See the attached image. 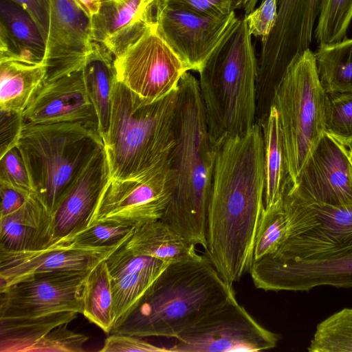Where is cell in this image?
Instances as JSON below:
<instances>
[{
	"instance_id": "7",
	"label": "cell",
	"mask_w": 352,
	"mask_h": 352,
	"mask_svg": "<svg viewBox=\"0 0 352 352\" xmlns=\"http://www.w3.org/2000/svg\"><path fill=\"white\" fill-rule=\"evenodd\" d=\"M327 102L315 54L309 48L289 64L273 100L292 184L325 132Z\"/></svg>"
},
{
	"instance_id": "5",
	"label": "cell",
	"mask_w": 352,
	"mask_h": 352,
	"mask_svg": "<svg viewBox=\"0 0 352 352\" xmlns=\"http://www.w3.org/2000/svg\"><path fill=\"white\" fill-rule=\"evenodd\" d=\"M245 16L237 18L206 61L199 86L215 146L256 124L258 61Z\"/></svg>"
},
{
	"instance_id": "43",
	"label": "cell",
	"mask_w": 352,
	"mask_h": 352,
	"mask_svg": "<svg viewBox=\"0 0 352 352\" xmlns=\"http://www.w3.org/2000/svg\"><path fill=\"white\" fill-rule=\"evenodd\" d=\"M31 195H28L16 188L0 183L1 217L7 216L19 209Z\"/></svg>"
},
{
	"instance_id": "29",
	"label": "cell",
	"mask_w": 352,
	"mask_h": 352,
	"mask_svg": "<svg viewBox=\"0 0 352 352\" xmlns=\"http://www.w3.org/2000/svg\"><path fill=\"white\" fill-rule=\"evenodd\" d=\"M0 14L1 22L21 48V59L36 63L44 62L45 41L31 16L10 0H1Z\"/></svg>"
},
{
	"instance_id": "6",
	"label": "cell",
	"mask_w": 352,
	"mask_h": 352,
	"mask_svg": "<svg viewBox=\"0 0 352 352\" xmlns=\"http://www.w3.org/2000/svg\"><path fill=\"white\" fill-rule=\"evenodd\" d=\"M34 196L49 217L92 156L104 147L98 131L80 122H25L16 146Z\"/></svg>"
},
{
	"instance_id": "26",
	"label": "cell",
	"mask_w": 352,
	"mask_h": 352,
	"mask_svg": "<svg viewBox=\"0 0 352 352\" xmlns=\"http://www.w3.org/2000/svg\"><path fill=\"white\" fill-rule=\"evenodd\" d=\"M78 314L63 311L38 317L0 319V351L29 352L52 329L69 324Z\"/></svg>"
},
{
	"instance_id": "11",
	"label": "cell",
	"mask_w": 352,
	"mask_h": 352,
	"mask_svg": "<svg viewBox=\"0 0 352 352\" xmlns=\"http://www.w3.org/2000/svg\"><path fill=\"white\" fill-rule=\"evenodd\" d=\"M116 79L145 103L160 100L178 88L188 70L159 34L156 23L113 58Z\"/></svg>"
},
{
	"instance_id": "19",
	"label": "cell",
	"mask_w": 352,
	"mask_h": 352,
	"mask_svg": "<svg viewBox=\"0 0 352 352\" xmlns=\"http://www.w3.org/2000/svg\"><path fill=\"white\" fill-rule=\"evenodd\" d=\"M110 180L103 147L82 168L49 217L43 248L85 228Z\"/></svg>"
},
{
	"instance_id": "16",
	"label": "cell",
	"mask_w": 352,
	"mask_h": 352,
	"mask_svg": "<svg viewBox=\"0 0 352 352\" xmlns=\"http://www.w3.org/2000/svg\"><path fill=\"white\" fill-rule=\"evenodd\" d=\"M288 192L309 202L352 205V164L346 147L325 131Z\"/></svg>"
},
{
	"instance_id": "41",
	"label": "cell",
	"mask_w": 352,
	"mask_h": 352,
	"mask_svg": "<svg viewBox=\"0 0 352 352\" xmlns=\"http://www.w3.org/2000/svg\"><path fill=\"white\" fill-rule=\"evenodd\" d=\"M167 3L212 16L228 15L234 11V0H170Z\"/></svg>"
},
{
	"instance_id": "22",
	"label": "cell",
	"mask_w": 352,
	"mask_h": 352,
	"mask_svg": "<svg viewBox=\"0 0 352 352\" xmlns=\"http://www.w3.org/2000/svg\"><path fill=\"white\" fill-rule=\"evenodd\" d=\"M196 245L188 241L162 219L135 227L123 245L128 252L156 258L170 263L199 258Z\"/></svg>"
},
{
	"instance_id": "28",
	"label": "cell",
	"mask_w": 352,
	"mask_h": 352,
	"mask_svg": "<svg viewBox=\"0 0 352 352\" xmlns=\"http://www.w3.org/2000/svg\"><path fill=\"white\" fill-rule=\"evenodd\" d=\"M106 260L90 270L85 280L82 314L104 332L111 333L113 329V294L111 277Z\"/></svg>"
},
{
	"instance_id": "42",
	"label": "cell",
	"mask_w": 352,
	"mask_h": 352,
	"mask_svg": "<svg viewBox=\"0 0 352 352\" xmlns=\"http://www.w3.org/2000/svg\"><path fill=\"white\" fill-rule=\"evenodd\" d=\"M24 9L38 25L46 42L49 26L50 0H10Z\"/></svg>"
},
{
	"instance_id": "32",
	"label": "cell",
	"mask_w": 352,
	"mask_h": 352,
	"mask_svg": "<svg viewBox=\"0 0 352 352\" xmlns=\"http://www.w3.org/2000/svg\"><path fill=\"white\" fill-rule=\"evenodd\" d=\"M352 20V0H323L314 36L319 45L345 38Z\"/></svg>"
},
{
	"instance_id": "36",
	"label": "cell",
	"mask_w": 352,
	"mask_h": 352,
	"mask_svg": "<svg viewBox=\"0 0 352 352\" xmlns=\"http://www.w3.org/2000/svg\"><path fill=\"white\" fill-rule=\"evenodd\" d=\"M155 8L143 16L108 36L101 43L113 58L136 42L155 24Z\"/></svg>"
},
{
	"instance_id": "35",
	"label": "cell",
	"mask_w": 352,
	"mask_h": 352,
	"mask_svg": "<svg viewBox=\"0 0 352 352\" xmlns=\"http://www.w3.org/2000/svg\"><path fill=\"white\" fill-rule=\"evenodd\" d=\"M68 323L58 325L37 341L29 352H82L89 337L74 332Z\"/></svg>"
},
{
	"instance_id": "14",
	"label": "cell",
	"mask_w": 352,
	"mask_h": 352,
	"mask_svg": "<svg viewBox=\"0 0 352 352\" xmlns=\"http://www.w3.org/2000/svg\"><path fill=\"white\" fill-rule=\"evenodd\" d=\"M171 192L170 164L139 179L110 180L87 227L101 221L136 227L161 219Z\"/></svg>"
},
{
	"instance_id": "40",
	"label": "cell",
	"mask_w": 352,
	"mask_h": 352,
	"mask_svg": "<svg viewBox=\"0 0 352 352\" xmlns=\"http://www.w3.org/2000/svg\"><path fill=\"white\" fill-rule=\"evenodd\" d=\"M101 352H164L168 349L152 344L142 338L120 333H111L104 340Z\"/></svg>"
},
{
	"instance_id": "15",
	"label": "cell",
	"mask_w": 352,
	"mask_h": 352,
	"mask_svg": "<svg viewBox=\"0 0 352 352\" xmlns=\"http://www.w3.org/2000/svg\"><path fill=\"white\" fill-rule=\"evenodd\" d=\"M237 18L234 11L212 16L176 4L156 2L157 32L188 71L201 69Z\"/></svg>"
},
{
	"instance_id": "18",
	"label": "cell",
	"mask_w": 352,
	"mask_h": 352,
	"mask_svg": "<svg viewBox=\"0 0 352 352\" xmlns=\"http://www.w3.org/2000/svg\"><path fill=\"white\" fill-rule=\"evenodd\" d=\"M127 240L100 247L67 243L19 251L0 248V291L36 274L90 271Z\"/></svg>"
},
{
	"instance_id": "10",
	"label": "cell",
	"mask_w": 352,
	"mask_h": 352,
	"mask_svg": "<svg viewBox=\"0 0 352 352\" xmlns=\"http://www.w3.org/2000/svg\"><path fill=\"white\" fill-rule=\"evenodd\" d=\"M322 2L277 0L276 24L262 45L257 60L256 94L259 98H272L292 61L309 48Z\"/></svg>"
},
{
	"instance_id": "2",
	"label": "cell",
	"mask_w": 352,
	"mask_h": 352,
	"mask_svg": "<svg viewBox=\"0 0 352 352\" xmlns=\"http://www.w3.org/2000/svg\"><path fill=\"white\" fill-rule=\"evenodd\" d=\"M172 192L161 219L188 241L206 249L215 147L210 137L199 80L184 74L178 86Z\"/></svg>"
},
{
	"instance_id": "9",
	"label": "cell",
	"mask_w": 352,
	"mask_h": 352,
	"mask_svg": "<svg viewBox=\"0 0 352 352\" xmlns=\"http://www.w3.org/2000/svg\"><path fill=\"white\" fill-rule=\"evenodd\" d=\"M279 335L259 324L233 297L182 332L171 352H256L274 349Z\"/></svg>"
},
{
	"instance_id": "30",
	"label": "cell",
	"mask_w": 352,
	"mask_h": 352,
	"mask_svg": "<svg viewBox=\"0 0 352 352\" xmlns=\"http://www.w3.org/2000/svg\"><path fill=\"white\" fill-rule=\"evenodd\" d=\"M91 19L94 41L101 44L111 34L152 11L156 0H101Z\"/></svg>"
},
{
	"instance_id": "39",
	"label": "cell",
	"mask_w": 352,
	"mask_h": 352,
	"mask_svg": "<svg viewBox=\"0 0 352 352\" xmlns=\"http://www.w3.org/2000/svg\"><path fill=\"white\" fill-rule=\"evenodd\" d=\"M0 157L16 147L25 122L23 113L0 109Z\"/></svg>"
},
{
	"instance_id": "45",
	"label": "cell",
	"mask_w": 352,
	"mask_h": 352,
	"mask_svg": "<svg viewBox=\"0 0 352 352\" xmlns=\"http://www.w3.org/2000/svg\"><path fill=\"white\" fill-rule=\"evenodd\" d=\"M170 0H156V2L157 3H166L167 2H168Z\"/></svg>"
},
{
	"instance_id": "1",
	"label": "cell",
	"mask_w": 352,
	"mask_h": 352,
	"mask_svg": "<svg viewBox=\"0 0 352 352\" xmlns=\"http://www.w3.org/2000/svg\"><path fill=\"white\" fill-rule=\"evenodd\" d=\"M214 147L206 252L221 277L232 285L252 267L265 208L261 129L255 124Z\"/></svg>"
},
{
	"instance_id": "46",
	"label": "cell",
	"mask_w": 352,
	"mask_h": 352,
	"mask_svg": "<svg viewBox=\"0 0 352 352\" xmlns=\"http://www.w3.org/2000/svg\"><path fill=\"white\" fill-rule=\"evenodd\" d=\"M250 1H256V0H250Z\"/></svg>"
},
{
	"instance_id": "24",
	"label": "cell",
	"mask_w": 352,
	"mask_h": 352,
	"mask_svg": "<svg viewBox=\"0 0 352 352\" xmlns=\"http://www.w3.org/2000/svg\"><path fill=\"white\" fill-rule=\"evenodd\" d=\"M45 62L0 57V109L23 113L45 80Z\"/></svg>"
},
{
	"instance_id": "20",
	"label": "cell",
	"mask_w": 352,
	"mask_h": 352,
	"mask_svg": "<svg viewBox=\"0 0 352 352\" xmlns=\"http://www.w3.org/2000/svg\"><path fill=\"white\" fill-rule=\"evenodd\" d=\"M23 116L29 123L80 122L98 131L96 113L87 91L82 69L43 81Z\"/></svg>"
},
{
	"instance_id": "3",
	"label": "cell",
	"mask_w": 352,
	"mask_h": 352,
	"mask_svg": "<svg viewBox=\"0 0 352 352\" xmlns=\"http://www.w3.org/2000/svg\"><path fill=\"white\" fill-rule=\"evenodd\" d=\"M234 296L232 285L221 277L208 257L173 263L111 333L176 338Z\"/></svg>"
},
{
	"instance_id": "44",
	"label": "cell",
	"mask_w": 352,
	"mask_h": 352,
	"mask_svg": "<svg viewBox=\"0 0 352 352\" xmlns=\"http://www.w3.org/2000/svg\"><path fill=\"white\" fill-rule=\"evenodd\" d=\"M348 151H349V159L352 164V145L349 147V150H348Z\"/></svg>"
},
{
	"instance_id": "37",
	"label": "cell",
	"mask_w": 352,
	"mask_h": 352,
	"mask_svg": "<svg viewBox=\"0 0 352 352\" xmlns=\"http://www.w3.org/2000/svg\"><path fill=\"white\" fill-rule=\"evenodd\" d=\"M0 183L34 194L21 155L14 147L0 157Z\"/></svg>"
},
{
	"instance_id": "33",
	"label": "cell",
	"mask_w": 352,
	"mask_h": 352,
	"mask_svg": "<svg viewBox=\"0 0 352 352\" xmlns=\"http://www.w3.org/2000/svg\"><path fill=\"white\" fill-rule=\"evenodd\" d=\"M327 95L325 131L349 148L352 145V92Z\"/></svg>"
},
{
	"instance_id": "23",
	"label": "cell",
	"mask_w": 352,
	"mask_h": 352,
	"mask_svg": "<svg viewBox=\"0 0 352 352\" xmlns=\"http://www.w3.org/2000/svg\"><path fill=\"white\" fill-rule=\"evenodd\" d=\"M263 139L264 204L271 206L283 200L292 186L289 173L279 115L272 104L258 123Z\"/></svg>"
},
{
	"instance_id": "21",
	"label": "cell",
	"mask_w": 352,
	"mask_h": 352,
	"mask_svg": "<svg viewBox=\"0 0 352 352\" xmlns=\"http://www.w3.org/2000/svg\"><path fill=\"white\" fill-rule=\"evenodd\" d=\"M123 245L106 260L113 294L111 332L124 322L170 264L156 258L133 254Z\"/></svg>"
},
{
	"instance_id": "25",
	"label": "cell",
	"mask_w": 352,
	"mask_h": 352,
	"mask_svg": "<svg viewBox=\"0 0 352 352\" xmlns=\"http://www.w3.org/2000/svg\"><path fill=\"white\" fill-rule=\"evenodd\" d=\"M113 57L102 45L95 43L82 68L89 98L94 107L102 136L107 130L110 113L112 85L115 78Z\"/></svg>"
},
{
	"instance_id": "27",
	"label": "cell",
	"mask_w": 352,
	"mask_h": 352,
	"mask_svg": "<svg viewBox=\"0 0 352 352\" xmlns=\"http://www.w3.org/2000/svg\"><path fill=\"white\" fill-rule=\"evenodd\" d=\"M314 54L324 90L329 94L352 92V38L319 45Z\"/></svg>"
},
{
	"instance_id": "34",
	"label": "cell",
	"mask_w": 352,
	"mask_h": 352,
	"mask_svg": "<svg viewBox=\"0 0 352 352\" xmlns=\"http://www.w3.org/2000/svg\"><path fill=\"white\" fill-rule=\"evenodd\" d=\"M135 227L101 221L87 226L56 243H76L96 247L113 245L129 239Z\"/></svg>"
},
{
	"instance_id": "8",
	"label": "cell",
	"mask_w": 352,
	"mask_h": 352,
	"mask_svg": "<svg viewBox=\"0 0 352 352\" xmlns=\"http://www.w3.org/2000/svg\"><path fill=\"white\" fill-rule=\"evenodd\" d=\"M283 203L287 219L286 239L267 256L280 260L314 258L352 245V205L309 202L288 191Z\"/></svg>"
},
{
	"instance_id": "13",
	"label": "cell",
	"mask_w": 352,
	"mask_h": 352,
	"mask_svg": "<svg viewBox=\"0 0 352 352\" xmlns=\"http://www.w3.org/2000/svg\"><path fill=\"white\" fill-rule=\"evenodd\" d=\"M90 271L30 276L0 291V319L32 318L63 311L82 314V289Z\"/></svg>"
},
{
	"instance_id": "17",
	"label": "cell",
	"mask_w": 352,
	"mask_h": 352,
	"mask_svg": "<svg viewBox=\"0 0 352 352\" xmlns=\"http://www.w3.org/2000/svg\"><path fill=\"white\" fill-rule=\"evenodd\" d=\"M95 43L91 19L76 0H50L44 81L82 69Z\"/></svg>"
},
{
	"instance_id": "38",
	"label": "cell",
	"mask_w": 352,
	"mask_h": 352,
	"mask_svg": "<svg viewBox=\"0 0 352 352\" xmlns=\"http://www.w3.org/2000/svg\"><path fill=\"white\" fill-rule=\"evenodd\" d=\"M277 0H261L260 5L244 16L251 36L261 37L262 45L267 41L276 24Z\"/></svg>"
},
{
	"instance_id": "4",
	"label": "cell",
	"mask_w": 352,
	"mask_h": 352,
	"mask_svg": "<svg viewBox=\"0 0 352 352\" xmlns=\"http://www.w3.org/2000/svg\"><path fill=\"white\" fill-rule=\"evenodd\" d=\"M178 88L146 104L114 78L109 124L101 136L111 180L139 179L170 164Z\"/></svg>"
},
{
	"instance_id": "12",
	"label": "cell",
	"mask_w": 352,
	"mask_h": 352,
	"mask_svg": "<svg viewBox=\"0 0 352 352\" xmlns=\"http://www.w3.org/2000/svg\"><path fill=\"white\" fill-rule=\"evenodd\" d=\"M256 289L308 292L320 286L352 287V245L314 258L280 260L265 256L249 272Z\"/></svg>"
},
{
	"instance_id": "31",
	"label": "cell",
	"mask_w": 352,
	"mask_h": 352,
	"mask_svg": "<svg viewBox=\"0 0 352 352\" xmlns=\"http://www.w3.org/2000/svg\"><path fill=\"white\" fill-rule=\"evenodd\" d=\"M283 201L265 207L263 211L256 234L254 261L275 252L286 239L287 219Z\"/></svg>"
}]
</instances>
